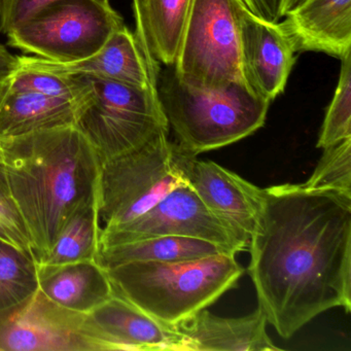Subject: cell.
<instances>
[{
	"instance_id": "obj_1",
	"label": "cell",
	"mask_w": 351,
	"mask_h": 351,
	"mask_svg": "<svg viewBox=\"0 0 351 351\" xmlns=\"http://www.w3.org/2000/svg\"><path fill=\"white\" fill-rule=\"evenodd\" d=\"M258 307L283 339L332 308L351 310V198L302 184L264 189L250 238Z\"/></svg>"
},
{
	"instance_id": "obj_2",
	"label": "cell",
	"mask_w": 351,
	"mask_h": 351,
	"mask_svg": "<svg viewBox=\"0 0 351 351\" xmlns=\"http://www.w3.org/2000/svg\"><path fill=\"white\" fill-rule=\"evenodd\" d=\"M0 145L10 195L40 262L71 217L97 202L101 162L75 126L0 139Z\"/></svg>"
},
{
	"instance_id": "obj_3",
	"label": "cell",
	"mask_w": 351,
	"mask_h": 351,
	"mask_svg": "<svg viewBox=\"0 0 351 351\" xmlns=\"http://www.w3.org/2000/svg\"><path fill=\"white\" fill-rule=\"evenodd\" d=\"M114 293L170 326L206 309L244 273L233 254L180 262H131L108 269Z\"/></svg>"
},
{
	"instance_id": "obj_4",
	"label": "cell",
	"mask_w": 351,
	"mask_h": 351,
	"mask_svg": "<svg viewBox=\"0 0 351 351\" xmlns=\"http://www.w3.org/2000/svg\"><path fill=\"white\" fill-rule=\"evenodd\" d=\"M158 95L176 145L194 158L262 128L271 104L256 95L245 81L217 89L191 87L178 79L173 66L160 71Z\"/></svg>"
},
{
	"instance_id": "obj_5",
	"label": "cell",
	"mask_w": 351,
	"mask_h": 351,
	"mask_svg": "<svg viewBox=\"0 0 351 351\" xmlns=\"http://www.w3.org/2000/svg\"><path fill=\"white\" fill-rule=\"evenodd\" d=\"M161 133L141 147L101 164L97 192L99 235L138 219L160 200L189 184L194 157Z\"/></svg>"
},
{
	"instance_id": "obj_6",
	"label": "cell",
	"mask_w": 351,
	"mask_h": 351,
	"mask_svg": "<svg viewBox=\"0 0 351 351\" xmlns=\"http://www.w3.org/2000/svg\"><path fill=\"white\" fill-rule=\"evenodd\" d=\"M87 77L91 89L80 104L75 127L91 143L101 164L169 133L158 86L141 88Z\"/></svg>"
},
{
	"instance_id": "obj_7",
	"label": "cell",
	"mask_w": 351,
	"mask_h": 351,
	"mask_svg": "<svg viewBox=\"0 0 351 351\" xmlns=\"http://www.w3.org/2000/svg\"><path fill=\"white\" fill-rule=\"evenodd\" d=\"M100 0H57L8 34L10 46L57 63L85 60L124 26Z\"/></svg>"
},
{
	"instance_id": "obj_8",
	"label": "cell",
	"mask_w": 351,
	"mask_h": 351,
	"mask_svg": "<svg viewBox=\"0 0 351 351\" xmlns=\"http://www.w3.org/2000/svg\"><path fill=\"white\" fill-rule=\"evenodd\" d=\"M242 0H193L173 66L180 81L217 89L244 81L240 63Z\"/></svg>"
},
{
	"instance_id": "obj_9",
	"label": "cell",
	"mask_w": 351,
	"mask_h": 351,
	"mask_svg": "<svg viewBox=\"0 0 351 351\" xmlns=\"http://www.w3.org/2000/svg\"><path fill=\"white\" fill-rule=\"evenodd\" d=\"M160 236H182L213 242L232 254L248 250L247 240L219 219L190 184L174 189L138 219L99 235V248Z\"/></svg>"
},
{
	"instance_id": "obj_10",
	"label": "cell",
	"mask_w": 351,
	"mask_h": 351,
	"mask_svg": "<svg viewBox=\"0 0 351 351\" xmlns=\"http://www.w3.org/2000/svg\"><path fill=\"white\" fill-rule=\"evenodd\" d=\"M1 351H101L89 314L49 299L40 289L22 305L0 313Z\"/></svg>"
},
{
	"instance_id": "obj_11",
	"label": "cell",
	"mask_w": 351,
	"mask_h": 351,
	"mask_svg": "<svg viewBox=\"0 0 351 351\" xmlns=\"http://www.w3.org/2000/svg\"><path fill=\"white\" fill-rule=\"evenodd\" d=\"M239 44L244 81L256 95L273 101L285 91L295 64L293 42L279 22L265 21L243 5L240 12Z\"/></svg>"
},
{
	"instance_id": "obj_12",
	"label": "cell",
	"mask_w": 351,
	"mask_h": 351,
	"mask_svg": "<svg viewBox=\"0 0 351 351\" xmlns=\"http://www.w3.org/2000/svg\"><path fill=\"white\" fill-rule=\"evenodd\" d=\"M102 351H189V339L114 293L89 313Z\"/></svg>"
},
{
	"instance_id": "obj_13",
	"label": "cell",
	"mask_w": 351,
	"mask_h": 351,
	"mask_svg": "<svg viewBox=\"0 0 351 351\" xmlns=\"http://www.w3.org/2000/svg\"><path fill=\"white\" fill-rule=\"evenodd\" d=\"M186 176L207 208L250 242L262 208L264 189L209 160L193 159Z\"/></svg>"
},
{
	"instance_id": "obj_14",
	"label": "cell",
	"mask_w": 351,
	"mask_h": 351,
	"mask_svg": "<svg viewBox=\"0 0 351 351\" xmlns=\"http://www.w3.org/2000/svg\"><path fill=\"white\" fill-rule=\"evenodd\" d=\"M20 66L62 75H85L141 88L157 87L159 73L145 58L136 36L126 26L112 34L93 56L73 63H57L40 57L20 56Z\"/></svg>"
},
{
	"instance_id": "obj_15",
	"label": "cell",
	"mask_w": 351,
	"mask_h": 351,
	"mask_svg": "<svg viewBox=\"0 0 351 351\" xmlns=\"http://www.w3.org/2000/svg\"><path fill=\"white\" fill-rule=\"evenodd\" d=\"M281 22L295 52H351V0H306Z\"/></svg>"
},
{
	"instance_id": "obj_16",
	"label": "cell",
	"mask_w": 351,
	"mask_h": 351,
	"mask_svg": "<svg viewBox=\"0 0 351 351\" xmlns=\"http://www.w3.org/2000/svg\"><path fill=\"white\" fill-rule=\"evenodd\" d=\"M267 319L258 307L248 315L226 318L201 310L176 326L189 339V351H277L267 332Z\"/></svg>"
},
{
	"instance_id": "obj_17",
	"label": "cell",
	"mask_w": 351,
	"mask_h": 351,
	"mask_svg": "<svg viewBox=\"0 0 351 351\" xmlns=\"http://www.w3.org/2000/svg\"><path fill=\"white\" fill-rule=\"evenodd\" d=\"M38 289L55 303L89 314L114 295L108 271L97 261L49 265L36 262Z\"/></svg>"
},
{
	"instance_id": "obj_18",
	"label": "cell",
	"mask_w": 351,
	"mask_h": 351,
	"mask_svg": "<svg viewBox=\"0 0 351 351\" xmlns=\"http://www.w3.org/2000/svg\"><path fill=\"white\" fill-rule=\"evenodd\" d=\"M81 101L9 88L0 104V139L75 126Z\"/></svg>"
},
{
	"instance_id": "obj_19",
	"label": "cell",
	"mask_w": 351,
	"mask_h": 351,
	"mask_svg": "<svg viewBox=\"0 0 351 351\" xmlns=\"http://www.w3.org/2000/svg\"><path fill=\"white\" fill-rule=\"evenodd\" d=\"M193 0H141L139 46L154 71L178 58Z\"/></svg>"
},
{
	"instance_id": "obj_20",
	"label": "cell",
	"mask_w": 351,
	"mask_h": 351,
	"mask_svg": "<svg viewBox=\"0 0 351 351\" xmlns=\"http://www.w3.org/2000/svg\"><path fill=\"white\" fill-rule=\"evenodd\" d=\"M217 254H232L217 244L198 238L160 236L100 247L96 261L108 270L131 262H180Z\"/></svg>"
},
{
	"instance_id": "obj_21",
	"label": "cell",
	"mask_w": 351,
	"mask_h": 351,
	"mask_svg": "<svg viewBox=\"0 0 351 351\" xmlns=\"http://www.w3.org/2000/svg\"><path fill=\"white\" fill-rule=\"evenodd\" d=\"M99 250L97 202L79 209L57 237L43 264L60 265L96 261Z\"/></svg>"
},
{
	"instance_id": "obj_22",
	"label": "cell",
	"mask_w": 351,
	"mask_h": 351,
	"mask_svg": "<svg viewBox=\"0 0 351 351\" xmlns=\"http://www.w3.org/2000/svg\"><path fill=\"white\" fill-rule=\"evenodd\" d=\"M38 289L34 254L0 238V313L25 303Z\"/></svg>"
},
{
	"instance_id": "obj_23",
	"label": "cell",
	"mask_w": 351,
	"mask_h": 351,
	"mask_svg": "<svg viewBox=\"0 0 351 351\" xmlns=\"http://www.w3.org/2000/svg\"><path fill=\"white\" fill-rule=\"evenodd\" d=\"M338 86L326 110L316 147L326 149L351 138V52L342 59Z\"/></svg>"
},
{
	"instance_id": "obj_24",
	"label": "cell",
	"mask_w": 351,
	"mask_h": 351,
	"mask_svg": "<svg viewBox=\"0 0 351 351\" xmlns=\"http://www.w3.org/2000/svg\"><path fill=\"white\" fill-rule=\"evenodd\" d=\"M302 186L334 191L351 198V138L324 149L313 173Z\"/></svg>"
},
{
	"instance_id": "obj_25",
	"label": "cell",
	"mask_w": 351,
	"mask_h": 351,
	"mask_svg": "<svg viewBox=\"0 0 351 351\" xmlns=\"http://www.w3.org/2000/svg\"><path fill=\"white\" fill-rule=\"evenodd\" d=\"M0 238L34 254L27 226L11 197L0 196Z\"/></svg>"
},
{
	"instance_id": "obj_26",
	"label": "cell",
	"mask_w": 351,
	"mask_h": 351,
	"mask_svg": "<svg viewBox=\"0 0 351 351\" xmlns=\"http://www.w3.org/2000/svg\"><path fill=\"white\" fill-rule=\"evenodd\" d=\"M57 0H0V32L8 36ZM110 3V0H100Z\"/></svg>"
},
{
	"instance_id": "obj_27",
	"label": "cell",
	"mask_w": 351,
	"mask_h": 351,
	"mask_svg": "<svg viewBox=\"0 0 351 351\" xmlns=\"http://www.w3.org/2000/svg\"><path fill=\"white\" fill-rule=\"evenodd\" d=\"M281 0H242L254 15L270 23H277L280 17Z\"/></svg>"
},
{
	"instance_id": "obj_28",
	"label": "cell",
	"mask_w": 351,
	"mask_h": 351,
	"mask_svg": "<svg viewBox=\"0 0 351 351\" xmlns=\"http://www.w3.org/2000/svg\"><path fill=\"white\" fill-rule=\"evenodd\" d=\"M19 67V57L14 56L0 45V82L11 81Z\"/></svg>"
},
{
	"instance_id": "obj_29",
	"label": "cell",
	"mask_w": 351,
	"mask_h": 351,
	"mask_svg": "<svg viewBox=\"0 0 351 351\" xmlns=\"http://www.w3.org/2000/svg\"><path fill=\"white\" fill-rule=\"evenodd\" d=\"M0 196L11 197L9 184H8L7 169H5L3 152L0 145Z\"/></svg>"
},
{
	"instance_id": "obj_30",
	"label": "cell",
	"mask_w": 351,
	"mask_h": 351,
	"mask_svg": "<svg viewBox=\"0 0 351 351\" xmlns=\"http://www.w3.org/2000/svg\"><path fill=\"white\" fill-rule=\"evenodd\" d=\"M306 0H281L280 9H279L280 17L285 18V16L295 11L299 5H301Z\"/></svg>"
},
{
	"instance_id": "obj_31",
	"label": "cell",
	"mask_w": 351,
	"mask_h": 351,
	"mask_svg": "<svg viewBox=\"0 0 351 351\" xmlns=\"http://www.w3.org/2000/svg\"><path fill=\"white\" fill-rule=\"evenodd\" d=\"M133 13L135 18V36L138 42L139 36L141 30V0H132Z\"/></svg>"
},
{
	"instance_id": "obj_32",
	"label": "cell",
	"mask_w": 351,
	"mask_h": 351,
	"mask_svg": "<svg viewBox=\"0 0 351 351\" xmlns=\"http://www.w3.org/2000/svg\"><path fill=\"white\" fill-rule=\"evenodd\" d=\"M10 82H0V104L3 101L7 92L9 91Z\"/></svg>"
}]
</instances>
